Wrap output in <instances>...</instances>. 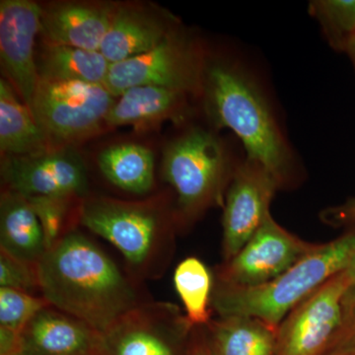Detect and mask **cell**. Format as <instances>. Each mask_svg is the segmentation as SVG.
<instances>
[{"mask_svg": "<svg viewBox=\"0 0 355 355\" xmlns=\"http://www.w3.org/2000/svg\"><path fill=\"white\" fill-rule=\"evenodd\" d=\"M98 166L104 177L116 188L144 195L154 186V156L140 144H121L104 149L98 155Z\"/></svg>", "mask_w": 355, "mask_h": 355, "instance_id": "obj_22", "label": "cell"}, {"mask_svg": "<svg viewBox=\"0 0 355 355\" xmlns=\"http://www.w3.org/2000/svg\"><path fill=\"white\" fill-rule=\"evenodd\" d=\"M22 342L24 355H98L100 334L50 305L25 327Z\"/></svg>", "mask_w": 355, "mask_h": 355, "instance_id": "obj_16", "label": "cell"}, {"mask_svg": "<svg viewBox=\"0 0 355 355\" xmlns=\"http://www.w3.org/2000/svg\"><path fill=\"white\" fill-rule=\"evenodd\" d=\"M48 306L43 296L0 287V327L22 333L33 318Z\"/></svg>", "mask_w": 355, "mask_h": 355, "instance_id": "obj_26", "label": "cell"}, {"mask_svg": "<svg viewBox=\"0 0 355 355\" xmlns=\"http://www.w3.org/2000/svg\"><path fill=\"white\" fill-rule=\"evenodd\" d=\"M79 223L111 243L142 277L164 272L179 228L175 209L159 200L127 202L103 196L83 198Z\"/></svg>", "mask_w": 355, "mask_h": 355, "instance_id": "obj_4", "label": "cell"}, {"mask_svg": "<svg viewBox=\"0 0 355 355\" xmlns=\"http://www.w3.org/2000/svg\"><path fill=\"white\" fill-rule=\"evenodd\" d=\"M42 6L31 0L0 1V62L6 80L31 108L39 83L36 38Z\"/></svg>", "mask_w": 355, "mask_h": 355, "instance_id": "obj_13", "label": "cell"}, {"mask_svg": "<svg viewBox=\"0 0 355 355\" xmlns=\"http://www.w3.org/2000/svg\"><path fill=\"white\" fill-rule=\"evenodd\" d=\"M0 287L33 293L40 291L37 266L0 251Z\"/></svg>", "mask_w": 355, "mask_h": 355, "instance_id": "obj_27", "label": "cell"}, {"mask_svg": "<svg viewBox=\"0 0 355 355\" xmlns=\"http://www.w3.org/2000/svg\"><path fill=\"white\" fill-rule=\"evenodd\" d=\"M37 67L39 77L105 86L111 64L101 51L44 42Z\"/></svg>", "mask_w": 355, "mask_h": 355, "instance_id": "obj_21", "label": "cell"}, {"mask_svg": "<svg viewBox=\"0 0 355 355\" xmlns=\"http://www.w3.org/2000/svg\"><path fill=\"white\" fill-rule=\"evenodd\" d=\"M114 100L104 85L39 77L30 110L51 148H64L99 132Z\"/></svg>", "mask_w": 355, "mask_h": 355, "instance_id": "obj_6", "label": "cell"}, {"mask_svg": "<svg viewBox=\"0 0 355 355\" xmlns=\"http://www.w3.org/2000/svg\"><path fill=\"white\" fill-rule=\"evenodd\" d=\"M320 219L331 227L355 225V198H350L340 205L322 210Z\"/></svg>", "mask_w": 355, "mask_h": 355, "instance_id": "obj_29", "label": "cell"}, {"mask_svg": "<svg viewBox=\"0 0 355 355\" xmlns=\"http://www.w3.org/2000/svg\"><path fill=\"white\" fill-rule=\"evenodd\" d=\"M23 354L22 333L0 327V355Z\"/></svg>", "mask_w": 355, "mask_h": 355, "instance_id": "obj_30", "label": "cell"}, {"mask_svg": "<svg viewBox=\"0 0 355 355\" xmlns=\"http://www.w3.org/2000/svg\"><path fill=\"white\" fill-rule=\"evenodd\" d=\"M6 189L26 198H86L87 172L83 158L69 147L26 156H4Z\"/></svg>", "mask_w": 355, "mask_h": 355, "instance_id": "obj_12", "label": "cell"}, {"mask_svg": "<svg viewBox=\"0 0 355 355\" xmlns=\"http://www.w3.org/2000/svg\"><path fill=\"white\" fill-rule=\"evenodd\" d=\"M181 27L178 18L153 4H116L100 51L116 64L153 50Z\"/></svg>", "mask_w": 355, "mask_h": 355, "instance_id": "obj_14", "label": "cell"}, {"mask_svg": "<svg viewBox=\"0 0 355 355\" xmlns=\"http://www.w3.org/2000/svg\"><path fill=\"white\" fill-rule=\"evenodd\" d=\"M280 190L279 182L265 166L245 157L226 193L222 216V254L231 260L270 214V205Z\"/></svg>", "mask_w": 355, "mask_h": 355, "instance_id": "obj_11", "label": "cell"}, {"mask_svg": "<svg viewBox=\"0 0 355 355\" xmlns=\"http://www.w3.org/2000/svg\"><path fill=\"white\" fill-rule=\"evenodd\" d=\"M198 99L212 128L234 133L245 157L265 166L280 190L297 186V155L263 86L242 60L207 53Z\"/></svg>", "mask_w": 355, "mask_h": 355, "instance_id": "obj_1", "label": "cell"}, {"mask_svg": "<svg viewBox=\"0 0 355 355\" xmlns=\"http://www.w3.org/2000/svg\"><path fill=\"white\" fill-rule=\"evenodd\" d=\"M0 247L3 253L35 266L46 253L43 229L31 203L8 189L0 200Z\"/></svg>", "mask_w": 355, "mask_h": 355, "instance_id": "obj_18", "label": "cell"}, {"mask_svg": "<svg viewBox=\"0 0 355 355\" xmlns=\"http://www.w3.org/2000/svg\"><path fill=\"white\" fill-rule=\"evenodd\" d=\"M205 328L214 355H277V329L256 318L219 317Z\"/></svg>", "mask_w": 355, "mask_h": 355, "instance_id": "obj_20", "label": "cell"}, {"mask_svg": "<svg viewBox=\"0 0 355 355\" xmlns=\"http://www.w3.org/2000/svg\"><path fill=\"white\" fill-rule=\"evenodd\" d=\"M328 354L355 355V286L349 287L343 299L342 326Z\"/></svg>", "mask_w": 355, "mask_h": 355, "instance_id": "obj_28", "label": "cell"}, {"mask_svg": "<svg viewBox=\"0 0 355 355\" xmlns=\"http://www.w3.org/2000/svg\"><path fill=\"white\" fill-rule=\"evenodd\" d=\"M345 55H347V57H349L355 71V41L354 42V43L350 44L349 49V50H347V53H345Z\"/></svg>", "mask_w": 355, "mask_h": 355, "instance_id": "obj_33", "label": "cell"}, {"mask_svg": "<svg viewBox=\"0 0 355 355\" xmlns=\"http://www.w3.org/2000/svg\"><path fill=\"white\" fill-rule=\"evenodd\" d=\"M20 355H24V354H20Z\"/></svg>", "mask_w": 355, "mask_h": 355, "instance_id": "obj_35", "label": "cell"}, {"mask_svg": "<svg viewBox=\"0 0 355 355\" xmlns=\"http://www.w3.org/2000/svg\"><path fill=\"white\" fill-rule=\"evenodd\" d=\"M350 286L343 270L299 303L277 329V355H327L342 326Z\"/></svg>", "mask_w": 355, "mask_h": 355, "instance_id": "obj_9", "label": "cell"}, {"mask_svg": "<svg viewBox=\"0 0 355 355\" xmlns=\"http://www.w3.org/2000/svg\"><path fill=\"white\" fill-rule=\"evenodd\" d=\"M118 98L107 116L106 125L141 130L166 121L187 120L191 114L190 99L193 97L157 86H135Z\"/></svg>", "mask_w": 355, "mask_h": 355, "instance_id": "obj_17", "label": "cell"}, {"mask_svg": "<svg viewBox=\"0 0 355 355\" xmlns=\"http://www.w3.org/2000/svg\"><path fill=\"white\" fill-rule=\"evenodd\" d=\"M345 273L347 279H349L352 286H355V257L352 263H349V266H347V270H345Z\"/></svg>", "mask_w": 355, "mask_h": 355, "instance_id": "obj_32", "label": "cell"}, {"mask_svg": "<svg viewBox=\"0 0 355 355\" xmlns=\"http://www.w3.org/2000/svg\"><path fill=\"white\" fill-rule=\"evenodd\" d=\"M207 51L181 27L153 50L111 64L105 87L114 98L135 86H157L198 99Z\"/></svg>", "mask_w": 355, "mask_h": 355, "instance_id": "obj_7", "label": "cell"}, {"mask_svg": "<svg viewBox=\"0 0 355 355\" xmlns=\"http://www.w3.org/2000/svg\"><path fill=\"white\" fill-rule=\"evenodd\" d=\"M321 245L292 234L270 214L245 246L218 266L216 282L230 286H261L279 277Z\"/></svg>", "mask_w": 355, "mask_h": 355, "instance_id": "obj_8", "label": "cell"}, {"mask_svg": "<svg viewBox=\"0 0 355 355\" xmlns=\"http://www.w3.org/2000/svg\"><path fill=\"white\" fill-rule=\"evenodd\" d=\"M175 288L181 298L186 317L193 328L211 321L212 277L207 266L195 257L184 259L174 272Z\"/></svg>", "mask_w": 355, "mask_h": 355, "instance_id": "obj_23", "label": "cell"}, {"mask_svg": "<svg viewBox=\"0 0 355 355\" xmlns=\"http://www.w3.org/2000/svg\"><path fill=\"white\" fill-rule=\"evenodd\" d=\"M308 11L329 46L336 53H347L355 41V0H313Z\"/></svg>", "mask_w": 355, "mask_h": 355, "instance_id": "obj_24", "label": "cell"}, {"mask_svg": "<svg viewBox=\"0 0 355 355\" xmlns=\"http://www.w3.org/2000/svg\"><path fill=\"white\" fill-rule=\"evenodd\" d=\"M0 149L4 156H26L51 148L31 110L6 79H0Z\"/></svg>", "mask_w": 355, "mask_h": 355, "instance_id": "obj_19", "label": "cell"}, {"mask_svg": "<svg viewBox=\"0 0 355 355\" xmlns=\"http://www.w3.org/2000/svg\"><path fill=\"white\" fill-rule=\"evenodd\" d=\"M355 257V225L324 243L279 277L257 286L216 284L211 307L219 317L256 318L279 329L294 308L324 282L347 270Z\"/></svg>", "mask_w": 355, "mask_h": 355, "instance_id": "obj_3", "label": "cell"}, {"mask_svg": "<svg viewBox=\"0 0 355 355\" xmlns=\"http://www.w3.org/2000/svg\"><path fill=\"white\" fill-rule=\"evenodd\" d=\"M327 355H343V354H328Z\"/></svg>", "mask_w": 355, "mask_h": 355, "instance_id": "obj_34", "label": "cell"}, {"mask_svg": "<svg viewBox=\"0 0 355 355\" xmlns=\"http://www.w3.org/2000/svg\"><path fill=\"white\" fill-rule=\"evenodd\" d=\"M193 329L177 306L146 301L100 335L98 355H176L175 340Z\"/></svg>", "mask_w": 355, "mask_h": 355, "instance_id": "obj_10", "label": "cell"}, {"mask_svg": "<svg viewBox=\"0 0 355 355\" xmlns=\"http://www.w3.org/2000/svg\"><path fill=\"white\" fill-rule=\"evenodd\" d=\"M216 130L191 127L163 153V179L176 193L178 227L193 223L207 209L224 207L238 161Z\"/></svg>", "mask_w": 355, "mask_h": 355, "instance_id": "obj_5", "label": "cell"}, {"mask_svg": "<svg viewBox=\"0 0 355 355\" xmlns=\"http://www.w3.org/2000/svg\"><path fill=\"white\" fill-rule=\"evenodd\" d=\"M191 355H214V354L211 347H210L209 340H207V342L198 343L196 345Z\"/></svg>", "mask_w": 355, "mask_h": 355, "instance_id": "obj_31", "label": "cell"}, {"mask_svg": "<svg viewBox=\"0 0 355 355\" xmlns=\"http://www.w3.org/2000/svg\"><path fill=\"white\" fill-rule=\"evenodd\" d=\"M43 229L46 252L76 230L70 223L71 205L77 198L67 197L27 198Z\"/></svg>", "mask_w": 355, "mask_h": 355, "instance_id": "obj_25", "label": "cell"}, {"mask_svg": "<svg viewBox=\"0 0 355 355\" xmlns=\"http://www.w3.org/2000/svg\"><path fill=\"white\" fill-rule=\"evenodd\" d=\"M116 3L60 1L42 7L40 35L46 43L100 51Z\"/></svg>", "mask_w": 355, "mask_h": 355, "instance_id": "obj_15", "label": "cell"}, {"mask_svg": "<svg viewBox=\"0 0 355 355\" xmlns=\"http://www.w3.org/2000/svg\"><path fill=\"white\" fill-rule=\"evenodd\" d=\"M37 273L40 292L49 304L100 335L146 302L111 257L77 230L44 254Z\"/></svg>", "mask_w": 355, "mask_h": 355, "instance_id": "obj_2", "label": "cell"}]
</instances>
